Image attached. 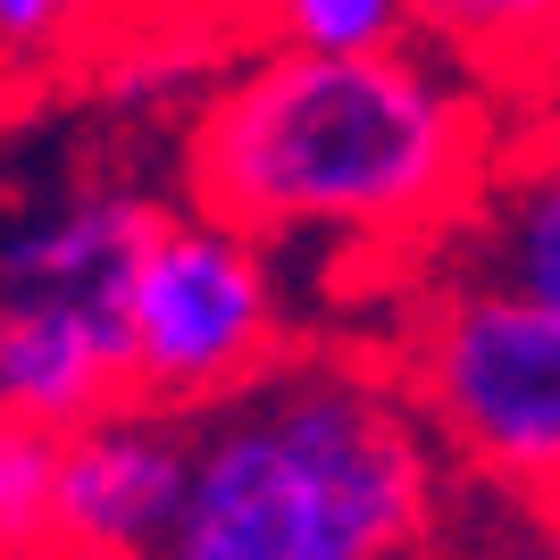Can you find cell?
Returning <instances> with one entry per match:
<instances>
[{
	"instance_id": "1",
	"label": "cell",
	"mask_w": 560,
	"mask_h": 560,
	"mask_svg": "<svg viewBox=\"0 0 560 560\" xmlns=\"http://www.w3.org/2000/svg\"><path fill=\"white\" fill-rule=\"evenodd\" d=\"M511 142L502 93L427 43L277 50L243 43L185 101V210L277 243H376L401 277L468 218Z\"/></svg>"
},
{
	"instance_id": "2",
	"label": "cell",
	"mask_w": 560,
	"mask_h": 560,
	"mask_svg": "<svg viewBox=\"0 0 560 560\" xmlns=\"http://www.w3.org/2000/svg\"><path fill=\"white\" fill-rule=\"evenodd\" d=\"M444 460L394 360H277L192 419V486L160 560H427Z\"/></svg>"
},
{
	"instance_id": "3",
	"label": "cell",
	"mask_w": 560,
	"mask_h": 560,
	"mask_svg": "<svg viewBox=\"0 0 560 560\" xmlns=\"http://www.w3.org/2000/svg\"><path fill=\"white\" fill-rule=\"evenodd\" d=\"M385 360L435 444L511 502L560 518V310L502 277L419 259Z\"/></svg>"
},
{
	"instance_id": "4",
	"label": "cell",
	"mask_w": 560,
	"mask_h": 560,
	"mask_svg": "<svg viewBox=\"0 0 560 560\" xmlns=\"http://www.w3.org/2000/svg\"><path fill=\"white\" fill-rule=\"evenodd\" d=\"M277 360H293V293L277 277V252L243 226L176 210L126 293L135 401L210 419L218 401L259 385Z\"/></svg>"
},
{
	"instance_id": "5",
	"label": "cell",
	"mask_w": 560,
	"mask_h": 560,
	"mask_svg": "<svg viewBox=\"0 0 560 560\" xmlns=\"http://www.w3.org/2000/svg\"><path fill=\"white\" fill-rule=\"evenodd\" d=\"M192 486V419L117 401L50 435L34 560H160Z\"/></svg>"
},
{
	"instance_id": "6",
	"label": "cell",
	"mask_w": 560,
	"mask_h": 560,
	"mask_svg": "<svg viewBox=\"0 0 560 560\" xmlns=\"http://www.w3.org/2000/svg\"><path fill=\"white\" fill-rule=\"evenodd\" d=\"M185 201H160L142 185H75L43 210H18L0 226V310H93L126 318L142 252Z\"/></svg>"
},
{
	"instance_id": "7",
	"label": "cell",
	"mask_w": 560,
	"mask_h": 560,
	"mask_svg": "<svg viewBox=\"0 0 560 560\" xmlns=\"http://www.w3.org/2000/svg\"><path fill=\"white\" fill-rule=\"evenodd\" d=\"M135 401L126 318L93 310H0V410L34 435H68Z\"/></svg>"
},
{
	"instance_id": "8",
	"label": "cell",
	"mask_w": 560,
	"mask_h": 560,
	"mask_svg": "<svg viewBox=\"0 0 560 560\" xmlns=\"http://www.w3.org/2000/svg\"><path fill=\"white\" fill-rule=\"evenodd\" d=\"M427 259L502 277V284H518V293L560 310V117H527L502 142L486 192L468 201V218Z\"/></svg>"
},
{
	"instance_id": "9",
	"label": "cell",
	"mask_w": 560,
	"mask_h": 560,
	"mask_svg": "<svg viewBox=\"0 0 560 560\" xmlns=\"http://www.w3.org/2000/svg\"><path fill=\"white\" fill-rule=\"evenodd\" d=\"M419 43L502 101H560V0H410Z\"/></svg>"
},
{
	"instance_id": "10",
	"label": "cell",
	"mask_w": 560,
	"mask_h": 560,
	"mask_svg": "<svg viewBox=\"0 0 560 560\" xmlns=\"http://www.w3.org/2000/svg\"><path fill=\"white\" fill-rule=\"evenodd\" d=\"M419 34V9L410 0H259L252 43L277 50H394Z\"/></svg>"
},
{
	"instance_id": "11",
	"label": "cell",
	"mask_w": 560,
	"mask_h": 560,
	"mask_svg": "<svg viewBox=\"0 0 560 560\" xmlns=\"http://www.w3.org/2000/svg\"><path fill=\"white\" fill-rule=\"evenodd\" d=\"M135 18V0H0V75L59 68Z\"/></svg>"
},
{
	"instance_id": "12",
	"label": "cell",
	"mask_w": 560,
	"mask_h": 560,
	"mask_svg": "<svg viewBox=\"0 0 560 560\" xmlns=\"http://www.w3.org/2000/svg\"><path fill=\"white\" fill-rule=\"evenodd\" d=\"M43 477H50V435H34L0 410V560H34Z\"/></svg>"
},
{
	"instance_id": "13",
	"label": "cell",
	"mask_w": 560,
	"mask_h": 560,
	"mask_svg": "<svg viewBox=\"0 0 560 560\" xmlns=\"http://www.w3.org/2000/svg\"><path fill=\"white\" fill-rule=\"evenodd\" d=\"M142 25H185V34H210V43H252L259 0H135Z\"/></svg>"
},
{
	"instance_id": "14",
	"label": "cell",
	"mask_w": 560,
	"mask_h": 560,
	"mask_svg": "<svg viewBox=\"0 0 560 560\" xmlns=\"http://www.w3.org/2000/svg\"><path fill=\"white\" fill-rule=\"evenodd\" d=\"M536 560H560V518H552V536H544V552Z\"/></svg>"
}]
</instances>
